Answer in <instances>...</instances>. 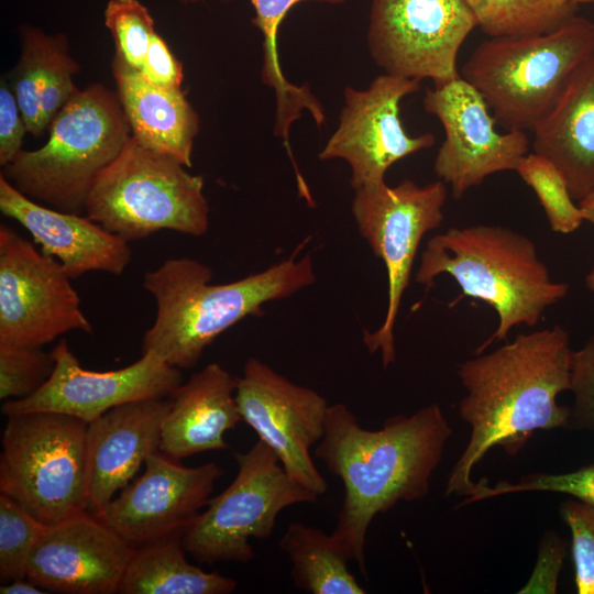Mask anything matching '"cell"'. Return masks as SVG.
<instances>
[{
	"mask_svg": "<svg viewBox=\"0 0 594 594\" xmlns=\"http://www.w3.org/2000/svg\"><path fill=\"white\" fill-rule=\"evenodd\" d=\"M223 1H228V0H223Z\"/></svg>",
	"mask_w": 594,
	"mask_h": 594,
	"instance_id": "cell-43",
	"label": "cell"
},
{
	"mask_svg": "<svg viewBox=\"0 0 594 594\" xmlns=\"http://www.w3.org/2000/svg\"><path fill=\"white\" fill-rule=\"evenodd\" d=\"M452 429L437 404L397 415L377 430L364 429L344 405H329L315 455L343 483L334 538L366 576L370 524L399 502L425 497Z\"/></svg>",
	"mask_w": 594,
	"mask_h": 594,
	"instance_id": "cell-2",
	"label": "cell"
},
{
	"mask_svg": "<svg viewBox=\"0 0 594 594\" xmlns=\"http://www.w3.org/2000/svg\"><path fill=\"white\" fill-rule=\"evenodd\" d=\"M447 195L442 180L419 186L405 179L394 187L384 182L355 190L352 213L358 230L387 272L384 321L375 331L363 334L367 350L381 353L384 367L396 359L395 323L419 244L426 233L442 223Z\"/></svg>",
	"mask_w": 594,
	"mask_h": 594,
	"instance_id": "cell-10",
	"label": "cell"
},
{
	"mask_svg": "<svg viewBox=\"0 0 594 594\" xmlns=\"http://www.w3.org/2000/svg\"><path fill=\"white\" fill-rule=\"evenodd\" d=\"M235 398L242 421L275 453L287 474L318 496L323 495L327 481L309 451L324 433L326 398L255 358L244 363Z\"/></svg>",
	"mask_w": 594,
	"mask_h": 594,
	"instance_id": "cell-13",
	"label": "cell"
},
{
	"mask_svg": "<svg viewBox=\"0 0 594 594\" xmlns=\"http://www.w3.org/2000/svg\"><path fill=\"white\" fill-rule=\"evenodd\" d=\"M584 221H588L594 226V189L579 200Z\"/></svg>",
	"mask_w": 594,
	"mask_h": 594,
	"instance_id": "cell-40",
	"label": "cell"
},
{
	"mask_svg": "<svg viewBox=\"0 0 594 594\" xmlns=\"http://www.w3.org/2000/svg\"><path fill=\"white\" fill-rule=\"evenodd\" d=\"M51 352L55 367L50 380L25 398L4 402L3 415L53 411L90 424L127 403L168 398L184 382L180 370L153 351L106 372L84 369L64 339Z\"/></svg>",
	"mask_w": 594,
	"mask_h": 594,
	"instance_id": "cell-16",
	"label": "cell"
},
{
	"mask_svg": "<svg viewBox=\"0 0 594 594\" xmlns=\"http://www.w3.org/2000/svg\"><path fill=\"white\" fill-rule=\"evenodd\" d=\"M139 70L148 82L155 86L162 88L182 87V65L156 32L151 38L142 67Z\"/></svg>",
	"mask_w": 594,
	"mask_h": 594,
	"instance_id": "cell-37",
	"label": "cell"
},
{
	"mask_svg": "<svg viewBox=\"0 0 594 594\" xmlns=\"http://www.w3.org/2000/svg\"><path fill=\"white\" fill-rule=\"evenodd\" d=\"M424 108L443 127L444 141L433 168L440 180L450 186L454 199L493 174L516 170L528 154L525 131L497 132L486 101L461 76L427 89Z\"/></svg>",
	"mask_w": 594,
	"mask_h": 594,
	"instance_id": "cell-14",
	"label": "cell"
},
{
	"mask_svg": "<svg viewBox=\"0 0 594 594\" xmlns=\"http://www.w3.org/2000/svg\"><path fill=\"white\" fill-rule=\"evenodd\" d=\"M532 132L534 152L556 164L574 200L594 189V53Z\"/></svg>",
	"mask_w": 594,
	"mask_h": 594,
	"instance_id": "cell-22",
	"label": "cell"
},
{
	"mask_svg": "<svg viewBox=\"0 0 594 594\" xmlns=\"http://www.w3.org/2000/svg\"><path fill=\"white\" fill-rule=\"evenodd\" d=\"M132 549L89 510L46 526L28 564L26 578L46 591L112 594Z\"/></svg>",
	"mask_w": 594,
	"mask_h": 594,
	"instance_id": "cell-18",
	"label": "cell"
},
{
	"mask_svg": "<svg viewBox=\"0 0 594 594\" xmlns=\"http://www.w3.org/2000/svg\"><path fill=\"white\" fill-rule=\"evenodd\" d=\"M560 513L572 536L578 593L594 594V507L575 498L563 503Z\"/></svg>",
	"mask_w": 594,
	"mask_h": 594,
	"instance_id": "cell-34",
	"label": "cell"
},
{
	"mask_svg": "<svg viewBox=\"0 0 594 594\" xmlns=\"http://www.w3.org/2000/svg\"><path fill=\"white\" fill-rule=\"evenodd\" d=\"M55 367L52 352L0 342V399L25 398L40 389Z\"/></svg>",
	"mask_w": 594,
	"mask_h": 594,
	"instance_id": "cell-31",
	"label": "cell"
},
{
	"mask_svg": "<svg viewBox=\"0 0 594 594\" xmlns=\"http://www.w3.org/2000/svg\"><path fill=\"white\" fill-rule=\"evenodd\" d=\"M238 377L210 363L183 382L168 397L160 452L176 461L229 448L227 431L242 421L235 398Z\"/></svg>",
	"mask_w": 594,
	"mask_h": 594,
	"instance_id": "cell-21",
	"label": "cell"
},
{
	"mask_svg": "<svg viewBox=\"0 0 594 594\" xmlns=\"http://www.w3.org/2000/svg\"><path fill=\"white\" fill-rule=\"evenodd\" d=\"M419 87L420 80L389 74L363 90L346 87L339 125L319 158L345 161L354 190L384 183L393 164L435 144L432 133L408 134L399 117L400 101Z\"/></svg>",
	"mask_w": 594,
	"mask_h": 594,
	"instance_id": "cell-15",
	"label": "cell"
},
{
	"mask_svg": "<svg viewBox=\"0 0 594 594\" xmlns=\"http://www.w3.org/2000/svg\"><path fill=\"white\" fill-rule=\"evenodd\" d=\"M143 474L95 515L132 549L180 538L207 506L223 471L215 462L185 466L156 452Z\"/></svg>",
	"mask_w": 594,
	"mask_h": 594,
	"instance_id": "cell-17",
	"label": "cell"
},
{
	"mask_svg": "<svg viewBox=\"0 0 594 594\" xmlns=\"http://www.w3.org/2000/svg\"><path fill=\"white\" fill-rule=\"evenodd\" d=\"M48 129L42 147L21 150L1 174L32 200L82 215L96 179L131 138L118 96L99 84L78 89Z\"/></svg>",
	"mask_w": 594,
	"mask_h": 594,
	"instance_id": "cell-6",
	"label": "cell"
},
{
	"mask_svg": "<svg viewBox=\"0 0 594 594\" xmlns=\"http://www.w3.org/2000/svg\"><path fill=\"white\" fill-rule=\"evenodd\" d=\"M278 546L292 563L294 585L311 594H364L349 569L345 549L322 530L292 522Z\"/></svg>",
	"mask_w": 594,
	"mask_h": 594,
	"instance_id": "cell-26",
	"label": "cell"
},
{
	"mask_svg": "<svg viewBox=\"0 0 594 594\" xmlns=\"http://www.w3.org/2000/svg\"><path fill=\"white\" fill-rule=\"evenodd\" d=\"M475 26L465 0H373L367 46L385 74L439 87L460 77L458 54Z\"/></svg>",
	"mask_w": 594,
	"mask_h": 594,
	"instance_id": "cell-11",
	"label": "cell"
},
{
	"mask_svg": "<svg viewBox=\"0 0 594 594\" xmlns=\"http://www.w3.org/2000/svg\"><path fill=\"white\" fill-rule=\"evenodd\" d=\"M45 592L26 576L7 582L0 586L1 594H42Z\"/></svg>",
	"mask_w": 594,
	"mask_h": 594,
	"instance_id": "cell-39",
	"label": "cell"
},
{
	"mask_svg": "<svg viewBox=\"0 0 594 594\" xmlns=\"http://www.w3.org/2000/svg\"><path fill=\"white\" fill-rule=\"evenodd\" d=\"M571 1H573L576 4H579V3H594V0H571Z\"/></svg>",
	"mask_w": 594,
	"mask_h": 594,
	"instance_id": "cell-42",
	"label": "cell"
},
{
	"mask_svg": "<svg viewBox=\"0 0 594 594\" xmlns=\"http://www.w3.org/2000/svg\"><path fill=\"white\" fill-rule=\"evenodd\" d=\"M7 418L0 493L47 526L88 510V424L53 411Z\"/></svg>",
	"mask_w": 594,
	"mask_h": 594,
	"instance_id": "cell-8",
	"label": "cell"
},
{
	"mask_svg": "<svg viewBox=\"0 0 594 594\" xmlns=\"http://www.w3.org/2000/svg\"><path fill=\"white\" fill-rule=\"evenodd\" d=\"M536 194L552 231L569 234L584 221L561 170L548 157L528 153L516 170Z\"/></svg>",
	"mask_w": 594,
	"mask_h": 594,
	"instance_id": "cell-29",
	"label": "cell"
},
{
	"mask_svg": "<svg viewBox=\"0 0 594 594\" xmlns=\"http://www.w3.org/2000/svg\"><path fill=\"white\" fill-rule=\"evenodd\" d=\"M255 10L253 23L263 34V81L273 88L277 99L275 132L285 141L288 139L290 123L307 109L318 125L324 121L323 110L307 86H294L284 76L277 53L279 25L290 8L305 0H250ZM329 3H343L348 0H318Z\"/></svg>",
	"mask_w": 594,
	"mask_h": 594,
	"instance_id": "cell-27",
	"label": "cell"
},
{
	"mask_svg": "<svg viewBox=\"0 0 594 594\" xmlns=\"http://www.w3.org/2000/svg\"><path fill=\"white\" fill-rule=\"evenodd\" d=\"M593 53L594 21L575 15L552 32L483 41L460 76L481 94L497 123L532 132Z\"/></svg>",
	"mask_w": 594,
	"mask_h": 594,
	"instance_id": "cell-5",
	"label": "cell"
},
{
	"mask_svg": "<svg viewBox=\"0 0 594 594\" xmlns=\"http://www.w3.org/2000/svg\"><path fill=\"white\" fill-rule=\"evenodd\" d=\"M112 73L131 136L142 146L168 154L190 167L199 120L182 88L148 82L118 54L112 59Z\"/></svg>",
	"mask_w": 594,
	"mask_h": 594,
	"instance_id": "cell-23",
	"label": "cell"
},
{
	"mask_svg": "<svg viewBox=\"0 0 594 594\" xmlns=\"http://www.w3.org/2000/svg\"><path fill=\"white\" fill-rule=\"evenodd\" d=\"M585 284L587 286V288L594 293V266L592 267V270L587 273L586 277H585Z\"/></svg>",
	"mask_w": 594,
	"mask_h": 594,
	"instance_id": "cell-41",
	"label": "cell"
},
{
	"mask_svg": "<svg viewBox=\"0 0 594 594\" xmlns=\"http://www.w3.org/2000/svg\"><path fill=\"white\" fill-rule=\"evenodd\" d=\"M105 23L114 38L116 54L140 69L155 33L154 20L146 7L139 0H110L105 10Z\"/></svg>",
	"mask_w": 594,
	"mask_h": 594,
	"instance_id": "cell-32",
	"label": "cell"
},
{
	"mask_svg": "<svg viewBox=\"0 0 594 594\" xmlns=\"http://www.w3.org/2000/svg\"><path fill=\"white\" fill-rule=\"evenodd\" d=\"M211 268L190 257L164 261L143 277V288L156 304L153 324L142 340V352L153 351L179 370L194 367L205 349L226 330L263 306L287 298L315 283L309 254L273 264L239 280L212 285Z\"/></svg>",
	"mask_w": 594,
	"mask_h": 594,
	"instance_id": "cell-3",
	"label": "cell"
},
{
	"mask_svg": "<svg viewBox=\"0 0 594 594\" xmlns=\"http://www.w3.org/2000/svg\"><path fill=\"white\" fill-rule=\"evenodd\" d=\"M186 168L131 136L96 179L85 213L128 242L161 230L201 237L209 228L204 178Z\"/></svg>",
	"mask_w": 594,
	"mask_h": 594,
	"instance_id": "cell-7",
	"label": "cell"
},
{
	"mask_svg": "<svg viewBox=\"0 0 594 594\" xmlns=\"http://www.w3.org/2000/svg\"><path fill=\"white\" fill-rule=\"evenodd\" d=\"M543 541L534 574L519 593H556L558 574L565 553L564 546L557 537Z\"/></svg>",
	"mask_w": 594,
	"mask_h": 594,
	"instance_id": "cell-38",
	"label": "cell"
},
{
	"mask_svg": "<svg viewBox=\"0 0 594 594\" xmlns=\"http://www.w3.org/2000/svg\"><path fill=\"white\" fill-rule=\"evenodd\" d=\"M570 391L574 395L570 422L594 430V337L572 351Z\"/></svg>",
	"mask_w": 594,
	"mask_h": 594,
	"instance_id": "cell-35",
	"label": "cell"
},
{
	"mask_svg": "<svg viewBox=\"0 0 594 594\" xmlns=\"http://www.w3.org/2000/svg\"><path fill=\"white\" fill-rule=\"evenodd\" d=\"M522 492L569 494L594 507V465L561 474H527L516 483L502 481L494 486H490L488 483H481L475 493L463 502V505L498 495Z\"/></svg>",
	"mask_w": 594,
	"mask_h": 594,
	"instance_id": "cell-33",
	"label": "cell"
},
{
	"mask_svg": "<svg viewBox=\"0 0 594 594\" xmlns=\"http://www.w3.org/2000/svg\"><path fill=\"white\" fill-rule=\"evenodd\" d=\"M180 538L135 549L118 593L122 594H230L238 582L218 572H206L186 558Z\"/></svg>",
	"mask_w": 594,
	"mask_h": 594,
	"instance_id": "cell-25",
	"label": "cell"
},
{
	"mask_svg": "<svg viewBox=\"0 0 594 594\" xmlns=\"http://www.w3.org/2000/svg\"><path fill=\"white\" fill-rule=\"evenodd\" d=\"M477 26L490 37L552 32L576 14L571 0H465Z\"/></svg>",
	"mask_w": 594,
	"mask_h": 594,
	"instance_id": "cell-28",
	"label": "cell"
},
{
	"mask_svg": "<svg viewBox=\"0 0 594 594\" xmlns=\"http://www.w3.org/2000/svg\"><path fill=\"white\" fill-rule=\"evenodd\" d=\"M47 525L0 493V579L25 578L31 553Z\"/></svg>",
	"mask_w": 594,
	"mask_h": 594,
	"instance_id": "cell-30",
	"label": "cell"
},
{
	"mask_svg": "<svg viewBox=\"0 0 594 594\" xmlns=\"http://www.w3.org/2000/svg\"><path fill=\"white\" fill-rule=\"evenodd\" d=\"M72 278L52 256L0 226V342L37 346L72 331L90 333Z\"/></svg>",
	"mask_w": 594,
	"mask_h": 594,
	"instance_id": "cell-12",
	"label": "cell"
},
{
	"mask_svg": "<svg viewBox=\"0 0 594 594\" xmlns=\"http://www.w3.org/2000/svg\"><path fill=\"white\" fill-rule=\"evenodd\" d=\"M0 210L21 224L33 243L54 257L72 279L89 272L119 276L131 261L132 251L127 240L88 216L56 210L32 200L2 174Z\"/></svg>",
	"mask_w": 594,
	"mask_h": 594,
	"instance_id": "cell-19",
	"label": "cell"
},
{
	"mask_svg": "<svg viewBox=\"0 0 594 594\" xmlns=\"http://www.w3.org/2000/svg\"><path fill=\"white\" fill-rule=\"evenodd\" d=\"M441 274L457 282L460 298L480 299L497 315L495 331L476 354L505 340L514 327L536 326L569 292L568 284L551 278L534 241L503 226L450 228L432 237L421 253L415 280L430 288Z\"/></svg>",
	"mask_w": 594,
	"mask_h": 594,
	"instance_id": "cell-4",
	"label": "cell"
},
{
	"mask_svg": "<svg viewBox=\"0 0 594 594\" xmlns=\"http://www.w3.org/2000/svg\"><path fill=\"white\" fill-rule=\"evenodd\" d=\"M26 127L16 98L6 80L0 86V164L9 165L22 150Z\"/></svg>",
	"mask_w": 594,
	"mask_h": 594,
	"instance_id": "cell-36",
	"label": "cell"
},
{
	"mask_svg": "<svg viewBox=\"0 0 594 594\" xmlns=\"http://www.w3.org/2000/svg\"><path fill=\"white\" fill-rule=\"evenodd\" d=\"M234 457V480L209 499L180 539L186 552L199 563L250 562L255 557L251 539L271 538L283 509L316 503L319 497L295 482L260 439Z\"/></svg>",
	"mask_w": 594,
	"mask_h": 594,
	"instance_id": "cell-9",
	"label": "cell"
},
{
	"mask_svg": "<svg viewBox=\"0 0 594 594\" xmlns=\"http://www.w3.org/2000/svg\"><path fill=\"white\" fill-rule=\"evenodd\" d=\"M169 398L117 406L88 424V504L102 510L125 487L148 457L160 451Z\"/></svg>",
	"mask_w": 594,
	"mask_h": 594,
	"instance_id": "cell-20",
	"label": "cell"
},
{
	"mask_svg": "<svg viewBox=\"0 0 594 594\" xmlns=\"http://www.w3.org/2000/svg\"><path fill=\"white\" fill-rule=\"evenodd\" d=\"M571 358L569 333L557 324L518 334L459 365L458 376L466 391L459 413L471 435L447 481L448 496L469 497L475 492L472 470L493 447L515 457L536 430L570 422L571 410L560 406L557 397L570 389Z\"/></svg>",
	"mask_w": 594,
	"mask_h": 594,
	"instance_id": "cell-1",
	"label": "cell"
},
{
	"mask_svg": "<svg viewBox=\"0 0 594 594\" xmlns=\"http://www.w3.org/2000/svg\"><path fill=\"white\" fill-rule=\"evenodd\" d=\"M79 66L62 35L26 26L21 31V55L12 72L11 89L28 132L41 136L78 88L73 76Z\"/></svg>",
	"mask_w": 594,
	"mask_h": 594,
	"instance_id": "cell-24",
	"label": "cell"
}]
</instances>
